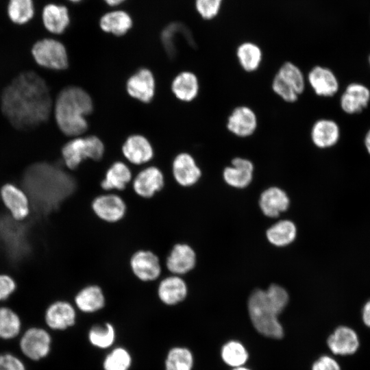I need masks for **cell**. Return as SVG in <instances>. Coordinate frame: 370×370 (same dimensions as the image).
<instances>
[{
    "label": "cell",
    "mask_w": 370,
    "mask_h": 370,
    "mask_svg": "<svg viewBox=\"0 0 370 370\" xmlns=\"http://www.w3.org/2000/svg\"><path fill=\"white\" fill-rule=\"evenodd\" d=\"M236 58L241 69L247 73L258 70L262 62V51L251 42H244L236 49Z\"/></svg>",
    "instance_id": "cell-31"
},
{
    "label": "cell",
    "mask_w": 370,
    "mask_h": 370,
    "mask_svg": "<svg viewBox=\"0 0 370 370\" xmlns=\"http://www.w3.org/2000/svg\"><path fill=\"white\" fill-rule=\"evenodd\" d=\"M14 278L8 273H0V302L8 299L16 290Z\"/></svg>",
    "instance_id": "cell-42"
},
{
    "label": "cell",
    "mask_w": 370,
    "mask_h": 370,
    "mask_svg": "<svg viewBox=\"0 0 370 370\" xmlns=\"http://www.w3.org/2000/svg\"><path fill=\"white\" fill-rule=\"evenodd\" d=\"M0 370H26L24 362L11 353L0 354Z\"/></svg>",
    "instance_id": "cell-43"
},
{
    "label": "cell",
    "mask_w": 370,
    "mask_h": 370,
    "mask_svg": "<svg viewBox=\"0 0 370 370\" xmlns=\"http://www.w3.org/2000/svg\"><path fill=\"white\" fill-rule=\"evenodd\" d=\"M369 64H370V56L369 57Z\"/></svg>",
    "instance_id": "cell-50"
},
{
    "label": "cell",
    "mask_w": 370,
    "mask_h": 370,
    "mask_svg": "<svg viewBox=\"0 0 370 370\" xmlns=\"http://www.w3.org/2000/svg\"><path fill=\"white\" fill-rule=\"evenodd\" d=\"M165 185L163 170L156 165H148L134 175L130 188L137 197L151 199L162 192Z\"/></svg>",
    "instance_id": "cell-11"
},
{
    "label": "cell",
    "mask_w": 370,
    "mask_h": 370,
    "mask_svg": "<svg viewBox=\"0 0 370 370\" xmlns=\"http://www.w3.org/2000/svg\"><path fill=\"white\" fill-rule=\"evenodd\" d=\"M32 55L36 64L52 70H64L68 67L66 49L60 41L45 38L36 41L32 46Z\"/></svg>",
    "instance_id": "cell-7"
},
{
    "label": "cell",
    "mask_w": 370,
    "mask_h": 370,
    "mask_svg": "<svg viewBox=\"0 0 370 370\" xmlns=\"http://www.w3.org/2000/svg\"><path fill=\"white\" fill-rule=\"evenodd\" d=\"M122 149L125 159L136 166L145 164L153 157V151L149 142L140 135L130 136Z\"/></svg>",
    "instance_id": "cell-26"
},
{
    "label": "cell",
    "mask_w": 370,
    "mask_h": 370,
    "mask_svg": "<svg viewBox=\"0 0 370 370\" xmlns=\"http://www.w3.org/2000/svg\"><path fill=\"white\" fill-rule=\"evenodd\" d=\"M310 139L319 149H328L334 146L340 138L338 124L329 119L317 120L310 129Z\"/></svg>",
    "instance_id": "cell-24"
},
{
    "label": "cell",
    "mask_w": 370,
    "mask_h": 370,
    "mask_svg": "<svg viewBox=\"0 0 370 370\" xmlns=\"http://www.w3.org/2000/svg\"><path fill=\"white\" fill-rule=\"evenodd\" d=\"M326 345L335 356H352L361 347V340L358 332L352 326L340 325L328 336Z\"/></svg>",
    "instance_id": "cell-15"
},
{
    "label": "cell",
    "mask_w": 370,
    "mask_h": 370,
    "mask_svg": "<svg viewBox=\"0 0 370 370\" xmlns=\"http://www.w3.org/2000/svg\"><path fill=\"white\" fill-rule=\"evenodd\" d=\"M232 370H250V369L243 366H241L238 367H235Z\"/></svg>",
    "instance_id": "cell-48"
},
{
    "label": "cell",
    "mask_w": 370,
    "mask_h": 370,
    "mask_svg": "<svg viewBox=\"0 0 370 370\" xmlns=\"http://www.w3.org/2000/svg\"><path fill=\"white\" fill-rule=\"evenodd\" d=\"M0 198L14 221L22 222L29 216L32 202L25 189L13 183H5L0 188Z\"/></svg>",
    "instance_id": "cell-13"
},
{
    "label": "cell",
    "mask_w": 370,
    "mask_h": 370,
    "mask_svg": "<svg viewBox=\"0 0 370 370\" xmlns=\"http://www.w3.org/2000/svg\"><path fill=\"white\" fill-rule=\"evenodd\" d=\"M258 119L255 111L249 106L241 105L235 107L227 118L226 128L238 138H247L256 131Z\"/></svg>",
    "instance_id": "cell-18"
},
{
    "label": "cell",
    "mask_w": 370,
    "mask_h": 370,
    "mask_svg": "<svg viewBox=\"0 0 370 370\" xmlns=\"http://www.w3.org/2000/svg\"><path fill=\"white\" fill-rule=\"evenodd\" d=\"M93 105L90 95L82 88L68 86L58 94L54 115L60 131L69 136H77L88 127L85 116L90 114Z\"/></svg>",
    "instance_id": "cell-3"
},
{
    "label": "cell",
    "mask_w": 370,
    "mask_h": 370,
    "mask_svg": "<svg viewBox=\"0 0 370 370\" xmlns=\"http://www.w3.org/2000/svg\"><path fill=\"white\" fill-rule=\"evenodd\" d=\"M188 295L189 286L184 277L166 274L157 282L156 296L164 306H177L185 302Z\"/></svg>",
    "instance_id": "cell-12"
},
{
    "label": "cell",
    "mask_w": 370,
    "mask_h": 370,
    "mask_svg": "<svg viewBox=\"0 0 370 370\" xmlns=\"http://www.w3.org/2000/svg\"><path fill=\"white\" fill-rule=\"evenodd\" d=\"M134 175L126 163L115 161L105 170L99 187L103 193L123 192L131 184Z\"/></svg>",
    "instance_id": "cell-20"
},
{
    "label": "cell",
    "mask_w": 370,
    "mask_h": 370,
    "mask_svg": "<svg viewBox=\"0 0 370 370\" xmlns=\"http://www.w3.org/2000/svg\"><path fill=\"white\" fill-rule=\"evenodd\" d=\"M370 100V90L363 84L352 83L349 84L340 99L342 110L347 114L360 112L365 108Z\"/></svg>",
    "instance_id": "cell-28"
},
{
    "label": "cell",
    "mask_w": 370,
    "mask_h": 370,
    "mask_svg": "<svg viewBox=\"0 0 370 370\" xmlns=\"http://www.w3.org/2000/svg\"><path fill=\"white\" fill-rule=\"evenodd\" d=\"M264 293L269 302L280 314L289 300L287 291L281 286L273 284L270 285Z\"/></svg>",
    "instance_id": "cell-40"
},
{
    "label": "cell",
    "mask_w": 370,
    "mask_h": 370,
    "mask_svg": "<svg viewBox=\"0 0 370 370\" xmlns=\"http://www.w3.org/2000/svg\"><path fill=\"white\" fill-rule=\"evenodd\" d=\"M7 14L14 24L22 25L29 23L35 14L33 0H9Z\"/></svg>",
    "instance_id": "cell-33"
},
{
    "label": "cell",
    "mask_w": 370,
    "mask_h": 370,
    "mask_svg": "<svg viewBox=\"0 0 370 370\" xmlns=\"http://www.w3.org/2000/svg\"><path fill=\"white\" fill-rule=\"evenodd\" d=\"M306 79L318 96L332 97L338 90V81L335 74L327 67L320 65L313 66L309 71Z\"/></svg>",
    "instance_id": "cell-21"
},
{
    "label": "cell",
    "mask_w": 370,
    "mask_h": 370,
    "mask_svg": "<svg viewBox=\"0 0 370 370\" xmlns=\"http://www.w3.org/2000/svg\"><path fill=\"white\" fill-rule=\"evenodd\" d=\"M171 88L179 99L191 101L196 98L199 92L197 77L192 72H182L175 77L172 82Z\"/></svg>",
    "instance_id": "cell-30"
},
{
    "label": "cell",
    "mask_w": 370,
    "mask_h": 370,
    "mask_svg": "<svg viewBox=\"0 0 370 370\" xmlns=\"http://www.w3.org/2000/svg\"><path fill=\"white\" fill-rule=\"evenodd\" d=\"M113 325L106 322L103 325H93L88 332V340L95 347L106 349L110 347L115 340Z\"/></svg>",
    "instance_id": "cell-37"
},
{
    "label": "cell",
    "mask_w": 370,
    "mask_h": 370,
    "mask_svg": "<svg viewBox=\"0 0 370 370\" xmlns=\"http://www.w3.org/2000/svg\"><path fill=\"white\" fill-rule=\"evenodd\" d=\"M365 146L368 153L370 154V130L367 132L365 137Z\"/></svg>",
    "instance_id": "cell-47"
},
{
    "label": "cell",
    "mask_w": 370,
    "mask_h": 370,
    "mask_svg": "<svg viewBox=\"0 0 370 370\" xmlns=\"http://www.w3.org/2000/svg\"><path fill=\"white\" fill-rule=\"evenodd\" d=\"M77 309L73 303L58 299L49 304L45 311V321L53 330H64L75 325Z\"/></svg>",
    "instance_id": "cell-17"
},
{
    "label": "cell",
    "mask_w": 370,
    "mask_h": 370,
    "mask_svg": "<svg viewBox=\"0 0 370 370\" xmlns=\"http://www.w3.org/2000/svg\"><path fill=\"white\" fill-rule=\"evenodd\" d=\"M189 29L184 24L172 22L168 24L161 33V42L166 54L170 58H175L177 53L176 39L178 35Z\"/></svg>",
    "instance_id": "cell-38"
},
{
    "label": "cell",
    "mask_w": 370,
    "mask_h": 370,
    "mask_svg": "<svg viewBox=\"0 0 370 370\" xmlns=\"http://www.w3.org/2000/svg\"><path fill=\"white\" fill-rule=\"evenodd\" d=\"M194 358L186 347H174L167 353L165 370H192Z\"/></svg>",
    "instance_id": "cell-35"
},
{
    "label": "cell",
    "mask_w": 370,
    "mask_h": 370,
    "mask_svg": "<svg viewBox=\"0 0 370 370\" xmlns=\"http://www.w3.org/2000/svg\"><path fill=\"white\" fill-rule=\"evenodd\" d=\"M171 175L178 186L191 188L200 181L202 171L193 156L188 153H181L172 162Z\"/></svg>",
    "instance_id": "cell-16"
},
{
    "label": "cell",
    "mask_w": 370,
    "mask_h": 370,
    "mask_svg": "<svg viewBox=\"0 0 370 370\" xmlns=\"http://www.w3.org/2000/svg\"><path fill=\"white\" fill-rule=\"evenodd\" d=\"M71 172L53 163H34L24 172L25 190L34 194L47 195L50 210L58 211L77 189V178Z\"/></svg>",
    "instance_id": "cell-2"
},
{
    "label": "cell",
    "mask_w": 370,
    "mask_h": 370,
    "mask_svg": "<svg viewBox=\"0 0 370 370\" xmlns=\"http://www.w3.org/2000/svg\"><path fill=\"white\" fill-rule=\"evenodd\" d=\"M223 0H195V6L200 16L206 20L214 18L219 13Z\"/></svg>",
    "instance_id": "cell-41"
},
{
    "label": "cell",
    "mask_w": 370,
    "mask_h": 370,
    "mask_svg": "<svg viewBox=\"0 0 370 370\" xmlns=\"http://www.w3.org/2000/svg\"><path fill=\"white\" fill-rule=\"evenodd\" d=\"M51 109L49 87L34 71H24L18 75L2 93V112L17 130L33 129L46 122Z\"/></svg>",
    "instance_id": "cell-1"
},
{
    "label": "cell",
    "mask_w": 370,
    "mask_h": 370,
    "mask_svg": "<svg viewBox=\"0 0 370 370\" xmlns=\"http://www.w3.org/2000/svg\"><path fill=\"white\" fill-rule=\"evenodd\" d=\"M51 343V336L45 329L32 327L22 334L19 340V347L25 356L38 361L49 354Z\"/></svg>",
    "instance_id": "cell-14"
},
{
    "label": "cell",
    "mask_w": 370,
    "mask_h": 370,
    "mask_svg": "<svg viewBox=\"0 0 370 370\" xmlns=\"http://www.w3.org/2000/svg\"><path fill=\"white\" fill-rule=\"evenodd\" d=\"M129 266L133 276L143 283L156 282L164 273L160 257L147 249L134 251L130 258Z\"/></svg>",
    "instance_id": "cell-8"
},
{
    "label": "cell",
    "mask_w": 370,
    "mask_h": 370,
    "mask_svg": "<svg viewBox=\"0 0 370 370\" xmlns=\"http://www.w3.org/2000/svg\"><path fill=\"white\" fill-rule=\"evenodd\" d=\"M90 208L97 219L108 224L121 222L127 212V204L117 192H104L97 195L91 201Z\"/></svg>",
    "instance_id": "cell-9"
},
{
    "label": "cell",
    "mask_w": 370,
    "mask_h": 370,
    "mask_svg": "<svg viewBox=\"0 0 370 370\" xmlns=\"http://www.w3.org/2000/svg\"><path fill=\"white\" fill-rule=\"evenodd\" d=\"M127 90L131 97L142 102H149L155 90V81L151 72L147 69L138 70L127 80Z\"/></svg>",
    "instance_id": "cell-25"
},
{
    "label": "cell",
    "mask_w": 370,
    "mask_h": 370,
    "mask_svg": "<svg viewBox=\"0 0 370 370\" xmlns=\"http://www.w3.org/2000/svg\"><path fill=\"white\" fill-rule=\"evenodd\" d=\"M254 166L253 162L243 157L236 156L231 160V165L224 168L223 178L229 186L243 188L252 181Z\"/></svg>",
    "instance_id": "cell-22"
},
{
    "label": "cell",
    "mask_w": 370,
    "mask_h": 370,
    "mask_svg": "<svg viewBox=\"0 0 370 370\" xmlns=\"http://www.w3.org/2000/svg\"><path fill=\"white\" fill-rule=\"evenodd\" d=\"M306 77L301 69L292 62H284L271 82L273 92L287 103L296 102L304 92Z\"/></svg>",
    "instance_id": "cell-6"
},
{
    "label": "cell",
    "mask_w": 370,
    "mask_h": 370,
    "mask_svg": "<svg viewBox=\"0 0 370 370\" xmlns=\"http://www.w3.org/2000/svg\"><path fill=\"white\" fill-rule=\"evenodd\" d=\"M268 241L277 247L291 244L297 235V228L293 222L282 220L271 226L266 232Z\"/></svg>",
    "instance_id": "cell-32"
},
{
    "label": "cell",
    "mask_w": 370,
    "mask_h": 370,
    "mask_svg": "<svg viewBox=\"0 0 370 370\" xmlns=\"http://www.w3.org/2000/svg\"><path fill=\"white\" fill-rule=\"evenodd\" d=\"M109 7L115 8L123 3H124L127 0H102Z\"/></svg>",
    "instance_id": "cell-46"
},
{
    "label": "cell",
    "mask_w": 370,
    "mask_h": 370,
    "mask_svg": "<svg viewBox=\"0 0 370 370\" xmlns=\"http://www.w3.org/2000/svg\"><path fill=\"white\" fill-rule=\"evenodd\" d=\"M132 357L123 347H116L105 358L103 363L104 370H129L132 365Z\"/></svg>",
    "instance_id": "cell-39"
},
{
    "label": "cell",
    "mask_w": 370,
    "mask_h": 370,
    "mask_svg": "<svg viewBox=\"0 0 370 370\" xmlns=\"http://www.w3.org/2000/svg\"><path fill=\"white\" fill-rule=\"evenodd\" d=\"M362 324L370 330V299L365 302L361 309Z\"/></svg>",
    "instance_id": "cell-45"
},
{
    "label": "cell",
    "mask_w": 370,
    "mask_h": 370,
    "mask_svg": "<svg viewBox=\"0 0 370 370\" xmlns=\"http://www.w3.org/2000/svg\"><path fill=\"white\" fill-rule=\"evenodd\" d=\"M99 25L100 29L106 33L121 36L132 29L133 18L127 11L114 8L101 16Z\"/></svg>",
    "instance_id": "cell-27"
},
{
    "label": "cell",
    "mask_w": 370,
    "mask_h": 370,
    "mask_svg": "<svg viewBox=\"0 0 370 370\" xmlns=\"http://www.w3.org/2000/svg\"><path fill=\"white\" fill-rule=\"evenodd\" d=\"M247 308L251 321L259 333L272 338L283 337L284 330L278 319L279 313L267 300L264 291H254L249 297Z\"/></svg>",
    "instance_id": "cell-4"
},
{
    "label": "cell",
    "mask_w": 370,
    "mask_h": 370,
    "mask_svg": "<svg viewBox=\"0 0 370 370\" xmlns=\"http://www.w3.org/2000/svg\"><path fill=\"white\" fill-rule=\"evenodd\" d=\"M68 1L71 2V3H78L81 1H82L83 0H67Z\"/></svg>",
    "instance_id": "cell-49"
},
{
    "label": "cell",
    "mask_w": 370,
    "mask_h": 370,
    "mask_svg": "<svg viewBox=\"0 0 370 370\" xmlns=\"http://www.w3.org/2000/svg\"><path fill=\"white\" fill-rule=\"evenodd\" d=\"M73 303L78 311L84 314H94L106 308L107 299L101 286L97 284H88L75 293Z\"/></svg>",
    "instance_id": "cell-19"
},
{
    "label": "cell",
    "mask_w": 370,
    "mask_h": 370,
    "mask_svg": "<svg viewBox=\"0 0 370 370\" xmlns=\"http://www.w3.org/2000/svg\"><path fill=\"white\" fill-rule=\"evenodd\" d=\"M64 164L69 171H77L86 159L100 161L104 153V145L95 136L76 137L66 143L62 149Z\"/></svg>",
    "instance_id": "cell-5"
},
{
    "label": "cell",
    "mask_w": 370,
    "mask_h": 370,
    "mask_svg": "<svg viewBox=\"0 0 370 370\" xmlns=\"http://www.w3.org/2000/svg\"><path fill=\"white\" fill-rule=\"evenodd\" d=\"M197 262V252L190 244L185 242L176 243L171 247L162 262L164 275L173 274L186 277L195 269Z\"/></svg>",
    "instance_id": "cell-10"
},
{
    "label": "cell",
    "mask_w": 370,
    "mask_h": 370,
    "mask_svg": "<svg viewBox=\"0 0 370 370\" xmlns=\"http://www.w3.org/2000/svg\"><path fill=\"white\" fill-rule=\"evenodd\" d=\"M289 204V198L285 191L275 186L264 190L259 200L262 212L269 217L278 216L287 210Z\"/></svg>",
    "instance_id": "cell-29"
},
{
    "label": "cell",
    "mask_w": 370,
    "mask_h": 370,
    "mask_svg": "<svg viewBox=\"0 0 370 370\" xmlns=\"http://www.w3.org/2000/svg\"><path fill=\"white\" fill-rule=\"evenodd\" d=\"M311 370H342L340 363L332 356L323 355L314 362Z\"/></svg>",
    "instance_id": "cell-44"
},
{
    "label": "cell",
    "mask_w": 370,
    "mask_h": 370,
    "mask_svg": "<svg viewBox=\"0 0 370 370\" xmlns=\"http://www.w3.org/2000/svg\"><path fill=\"white\" fill-rule=\"evenodd\" d=\"M41 19L45 29L52 34L64 33L71 23L68 8L56 3H49L43 7Z\"/></svg>",
    "instance_id": "cell-23"
},
{
    "label": "cell",
    "mask_w": 370,
    "mask_h": 370,
    "mask_svg": "<svg viewBox=\"0 0 370 370\" xmlns=\"http://www.w3.org/2000/svg\"><path fill=\"white\" fill-rule=\"evenodd\" d=\"M223 362L233 368L243 366L248 359V352L245 346L237 341H230L221 348Z\"/></svg>",
    "instance_id": "cell-36"
},
{
    "label": "cell",
    "mask_w": 370,
    "mask_h": 370,
    "mask_svg": "<svg viewBox=\"0 0 370 370\" xmlns=\"http://www.w3.org/2000/svg\"><path fill=\"white\" fill-rule=\"evenodd\" d=\"M21 330V319L12 308L0 307V338L10 340L16 337Z\"/></svg>",
    "instance_id": "cell-34"
}]
</instances>
